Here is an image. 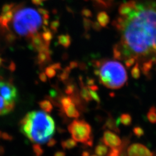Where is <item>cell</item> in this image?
Instances as JSON below:
<instances>
[{"instance_id": "6da1fadb", "label": "cell", "mask_w": 156, "mask_h": 156, "mask_svg": "<svg viewBox=\"0 0 156 156\" xmlns=\"http://www.w3.org/2000/svg\"><path fill=\"white\" fill-rule=\"evenodd\" d=\"M116 26L121 41L113 48L114 57L127 67L142 65L144 71L156 63V1H130L120 6Z\"/></svg>"}, {"instance_id": "7a4b0ae2", "label": "cell", "mask_w": 156, "mask_h": 156, "mask_svg": "<svg viewBox=\"0 0 156 156\" xmlns=\"http://www.w3.org/2000/svg\"><path fill=\"white\" fill-rule=\"evenodd\" d=\"M20 131L34 144H43L52 138L55 132V123L45 112L27 113L20 122Z\"/></svg>"}, {"instance_id": "3957f363", "label": "cell", "mask_w": 156, "mask_h": 156, "mask_svg": "<svg viewBox=\"0 0 156 156\" xmlns=\"http://www.w3.org/2000/svg\"><path fill=\"white\" fill-rule=\"evenodd\" d=\"M15 15L12 18V26L15 31L22 37L30 38L41 27L42 18L38 11L32 8L13 9Z\"/></svg>"}, {"instance_id": "277c9868", "label": "cell", "mask_w": 156, "mask_h": 156, "mask_svg": "<svg viewBox=\"0 0 156 156\" xmlns=\"http://www.w3.org/2000/svg\"><path fill=\"white\" fill-rule=\"evenodd\" d=\"M95 70V74L98 75L101 83L111 89H118L123 87L127 80V72L120 62L107 60L101 63Z\"/></svg>"}, {"instance_id": "5b68a950", "label": "cell", "mask_w": 156, "mask_h": 156, "mask_svg": "<svg viewBox=\"0 0 156 156\" xmlns=\"http://www.w3.org/2000/svg\"><path fill=\"white\" fill-rule=\"evenodd\" d=\"M68 129L75 141L88 146H93L92 130L89 123L84 120H75L68 126Z\"/></svg>"}, {"instance_id": "8992f818", "label": "cell", "mask_w": 156, "mask_h": 156, "mask_svg": "<svg viewBox=\"0 0 156 156\" xmlns=\"http://www.w3.org/2000/svg\"><path fill=\"white\" fill-rule=\"evenodd\" d=\"M101 141L104 145L109 147L111 149L119 148L122 144V140L120 137L109 130L104 131Z\"/></svg>"}, {"instance_id": "52a82bcc", "label": "cell", "mask_w": 156, "mask_h": 156, "mask_svg": "<svg viewBox=\"0 0 156 156\" xmlns=\"http://www.w3.org/2000/svg\"><path fill=\"white\" fill-rule=\"evenodd\" d=\"M128 156H153L152 153L146 146L141 144H133L127 149Z\"/></svg>"}, {"instance_id": "ba28073f", "label": "cell", "mask_w": 156, "mask_h": 156, "mask_svg": "<svg viewBox=\"0 0 156 156\" xmlns=\"http://www.w3.org/2000/svg\"><path fill=\"white\" fill-rule=\"evenodd\" d=\"M30 38L31 41V45L34 49L37 50L38 52L49 51V44L45 42L40 34L36 33Z\"/></svg>"}, {"instance_id": "9c48e42d", "label": "cell", "mask_w": 156, "mask_h": 156, "mask_svg": "<svg viewBox=\"0 0 156 156\" xmlns=\"http://www.w3.org/2000/svg\"><path fill=\"white\" fill-rule=\"evenodd\" d=\"M15 106V103L8 102L0 94V116L9 114L14 109Z\"/></svg>"}, {"instance_id": "30bf717a", "label": "cell", "mask_w": 156, "mask_h": 156, "mask_svg": "<svg viewBox=\"0 0 156 156\" xmlns=\"http://www.w3.org/2000/svg\"><path fill=\"white\" fill-rule=\"evenodd\" d=\"M63 110L66 113L67 116L70 118L77 119L80 116L79 112L76 109V107L73 102L66 106V108H63Z\"/></svg>"}, {"instance_id": "8fae6325", "label": "cell", "mask_w": 156, "mask_h": 156, "mask_svg": "<svg viewBox=\"0 0 156 156\" xmlns=\"http://www.w3.org/2000/svg\"><path fill=\"white\" fill-rule=\"evenodd\" d=\"M104 128H108L117 133H120V129L118 128V124L117 123V122H115L112 117H108V119L106 120V123L104 125Z\"/></svg>"}, {"instance_id": "7c38bea8", "label": "cell", "mask_w": 156, "mask_h": 156, "mask_svg": "<svg viewBox=\"0 0 156 156\" xmlns=\"http://www.w3.org/2000/svg\"><path fill=\"white\" fill-rule=\"evenodd\" d=\"M58 42L64 48H68L71 44V37L68 34H62L58 37Z\"/></svg>"}, {"instance_id": "4fadbf2b", "label": "cell", "mask_w": 156, "mask_h": 156, "mask_svg": "<svg viewBox=\"0 0 156 156\" xmlns=\"http://www.w3.org/2000/svg\"><path fill=\"white\" fill-rule=\"evenodd\" d=\"M50 51H40L37 56V62L39 64H43L50 60Z\"/></svg>"}, {"instance_id": "5bb4252c", "label": "cell", "mask_w": 156, "mask_h": 156, "mask_svg": "<svg viewBox=\"0 0 156 156\" xmlns=\"http://www.w3.org/2000/svg\"><path fill=\"white\" fill-rule=\"evenodd\" d=\"M97 20L101 27H105L109 22V17L105 12H101L97 16Z\"/></svg>"}, {"instance_id": "9a60e30c", "label": "cell", "mask_w": 156, "mask_h": 156, "mask_svg": "<svg viewBox=\"0 0 156 156\" xmlns=\"http://www.w3.org/2000/svg\"><path fill=\"white\" fill-rule=\"evenodd\" d=\"M109 151L108 146L103 144H98L95 147L94 152L98 156H106Z\"/></svg>"}, {"instance_id": "2e32d148", "label": "cell", "mask_w": 156, "mask_h": 156, "mask_svg": "<svg viewBox=\"0 0 156 156\" xmlns=\"http://www.w3.org/2000/svg\"><path fill=\"white\" fill-rule=\"evenodd\" d=\"M62 147L64 150H70L77 146V142L73 139H68L65 140H62L61 143Z\"/></svg>"}, {"instance_id": "e0dca14e", "label": "cell", "mask_w": 156, "mask_h": 156, "mask_svg": "<svg viewBox=\"0 0 156 156\" xmlns=\"http://www.w3.org/2000/svg\"><path fill=\"white\" fill-rule=\"evenodd\" d=\"M39 105L40 108L46 113H50L53 110V105L50 101L45 100L41 101L39 102Z\"/></svg>"}, {"instance_id": "ac0fdd59", "label": "cell", "mask_w": 156, "mask_h": 156, "mask_svg": "<svg viewBox=\"0 0 156 156\" xmlns=\"http://www.w3.org/2000/svg\"><path fill=\"white\" fill-rule=\"evenodd\" d=\"M80 96L83 98L84 100L87 102H89L92 100L90 94L89 90L88 87L85 86H82V89L80 90Z\"/></svg>"}, {"instance_id": "d6986e66", "label": "cell", "mask_w": 156, "mask_h": 156, "mask_svg": "<svg viewBox=\"0 0 156 156\" xmlns=\"http://www.w3.org/2000/svg\"><path fill=\"white\" fill-rule=\"evenodd\" d=\"M44 31L41 34V36L45 42L50 44V41L53 38V34L49 30L46 28L45 26H44Z\"/></svg>"}, {"instance_id": "ffe728a7", "label": "cell", "mask_w": 156, "mask_h": 156, "mask_svg": "<svg viewBox=\"0 0 156 156\" xmlns=\"http://www.w3.org/2000/svg\"><path fill=\"white\" fill-rule=\"evenodd\" d=\"M120 122L123 124L124 126H128L131 124L132 122V119L129 115L127 113H124L122 114L120 116V118L119 120Z\"/></svg>"}, {"instance_id": "44dd1931", "label": "cell", "mask_w": 156, "mask_h": 156, "mask_svg": "<svg viewBox=\"0 0 156 156\" xmlns=\"http://www.w3.org/2000/svg\"><path fill=\"white\" fill-rule=\"evenodd\" d=\"M33 149L34 153L36 154V156H41L42 155L44 152V151L41 146L40 144H34L33 145Z\"/></svg>"}, {"instance_id": "7402d4cb", "label": "cell", "mask_w": 156, "mask_h": 156, "mask_svg": "<svg viewBox=\"0 0 156 156\" xmlns=\"http://www.w3.org/2000/svg\"><path fill=\"white\" fill-rule=\"evenodd\" d=\"M122 149V144L121 147L119 148L111 149V150L109 151L106 156H120Z\"/></svg>"}, {"instance_id": "603a6c76", "label": "cell", "mask_w": 156, "mask_h": 156, "mask_svg": "<svg viewBox=\"0 0 156 156\" xmlns=\"http://www.w3.org/2000/svg\"><path fill=\"white\" fill-rule=\"evenodd\" d=\"M45 74L46 75V76L49 78H53L56 76V70L51 66L46 67L45 68Z\"/></svg>"}, {"instance_id": "cb8c5ba5", "label": "cell", "mask_w": 156, "mask_h": 156, "mask_svg": "<svg viewBox=\"0 0 156 156\" xmlns=\"http://www.w3.org/2000/svg\"><path fill=\"white\" fill-rule=\"evenodd\" d=\"M73 102V100L69 97H64L61 99V104L62 109L69 105Z\"/></svg>"}, {"instance_id": "d4e9b609", "label": "cell", "mask_w": 156, "mask_h": 156, "mask_svg": "<svg viewBox=\"0 0 156 156\" xmlns=\"http://www.w3.org/2000/svg\"><path fill=\"white\" fill-rule=\"evenodd\" d=\"M133 133L135 135V136H136L138 138H140L141 136H142L144 134V130L140 127H135L133 129Z\"/></svg>"}, {"instance_id": "484cf974", "label": "cell", "mask_w": 156, "mask_h": 156, "mask_svg": "<svg viewBox=\"0 0 156 156\" xmlns=\"http://www.w3.org/2000/svg\"><path fill=\"white\" fill-rule=\"evenodd\" d=\"M89 90L90 94L91 97V98L93 99L95 101H96L97 103H100V98L99 97L98 94L97 93V92L94 90Z\"/></svg>"}, {"instance_id": "4316f807", "label": "cell", "mask_w": 156, "mask_h": 156, "mask_svg": "<svg viewBox=\"0 0 156 156\" xmlns=\"http://www.w3.org/2000/svg\"><path fill=\"white\" fill-rule=\"evenodd\" d=\"M147 118L149 122L152 123H156V113L154 111H150L147 115Z\"/></svg>"}, {"instance_id": "83f0119b", "label": "cell", "mask_w": 156, "mask_h": 156, "mask_svg": "<svg viewBox=\"0 0 156 156\" xmlns=\"http://www.w3.org/2000/svg\"><path fill=\"white\" fill-rule=\"evenodd\" d=\"M14 7V4H6L2 8V13H4L7 12L9 11Z\"/></svg>"}, {"instance_id": "f1b7e54d", "label": "cell", "mask_w": 156, "mask_h": 156, "mask_svg": "<svg viewBox=\"0 0 156 156\" xmlns=\"http://www.w3.org/2000/svg\"><path fill=\"white\" fill-rule=\"evenodd\" d=\"M6 41L8 43H12L16 39V36L14 34L8 33L6 35Z\"/></svg>"}, {"instance_id": "f546056e", "label": "cell", "mask_w": 156, "mask_h": 156, "mask_svg": "<svg viewBox=\"0 0 156 156\" xmlns=\"http://www.w3.org/2000/svg\"><path fill=\"white\" fill-rule=\"evenodd\" d=\"M60 26V23L58 20H55L53 22L51 23L50 24V28L52 31H53L54 32H57V29Z\"/></svg>"}, {"instance_id": "4dcf8cb0", "label": "cell", "mask_w": 156, "mask_h": 156, "mask_svg": "<svg viewBox=\"0 0 156 156\" xmlns=\"http://www.w3.org/2000/svg\"><path fill=\"white\" fill-rule=\"evenodd\" d=\"M84 28L86 31H89L90 28L92 26V22L86 19H84L83 20Z\"/></svg>"}, {"instance_id": "1f68e13d", "label": "cell", "mask_w": 156, "mask_h": 156, "mask_svg": "<svg viewBox=\"0 0 156 156\" xmlns=\"http://www.w3.org/2000/svg\"><path fill=\"white\" fill-rule=\"evenodd\" d=\"M1 138L5 140L11 141L12 140H13V136L7 133H2Z\"/></svg>"}, {"instance_id": "d6a6232c", "label": "cell", "mask_w": 156, "mask_h": 156, "mask_svg": "<svg viewBox=\"0 0 156 156\" xmlns=\"http://www.w3.org/2000/svg\"><path fill=\"white\" fill-rule=\"evenodd\" d=\"M74 86L73 84H69L68 85L66 88V92L67 93V94H73V91H74Z\"/></svg>"}, {"instance_id": "836d02e7", "label": "cell", "mask_w": 156, "mask_h": 156, "mask_svg": "<svg viewBox=\"0 0 156 156\" xmlns=\"http://www.w3.org/2000/svg\"><path fill=\"white\" fill-rule=\"evenodd\" d=\"M56 143H57V142H56V140L53 139V138H51L48 141L47 146L49 147H53L56 145Z\"/></svg>"}, {"instance_id": "e575fe53", "label": "cell", "mask_w": 156, "mask_h": 156, "mask_svg": "<svg viewBox=\"0 0 156 156\" xmlns=\"http://www.w3.org/2000/svg\"><path fill=\"white\" fill-rule=\"evenodd\" d=\"M39 78L40 80L43 82H45L47 80V76L45 74V73H41L39 75Z\"/></svg>"}, {"instance_id": "d590c367", "label": "cell", "mask_w": 156, "mask_h": 156, "mask_svg": "<svg viewBox=\"0 0 156 156\" xmlns=\"http://www.w3.org/2000/svg\"><path fill=\"white\" fill-rule=\"evenodd\" d=\"M95 30L98 31L101 30V26H100V24L98 23V22H94V23H92V26H91Z\"/></svg>"}, {"instance_id": "8d00e7d4", "label": "cell", "mask_w": 156, "mask_h": 156, "mask_svg": "<svg viewBox=\"0 0 156 156\" xmlns=\"http://www.w3.org/2000/svg\"><path fill=\"white\" fill-rule=\"evenodd\" d=\"M53 68H54L55 70H58V69H62V66L60 63H55L51 66H50Z\"/></svg>"}, {"instance_id": "74e56055", "label": "cell", "mask_w": 156, "mask_h": 156, "mask_svg": "<svg viewBox=\"0 0 156 156\" xmlns=\"http://www.w3.org/2000/svg\"><path fill=\"white\" fill-rule=\"evenodd\" d=\"M9 69L12 71V72H13L15 71L16 69V65L13 62H12L9 66Z\"/></svg>"}, {"instance_id": "f35d334b", "label": "cell", "mask_w": 156, "mask_h": 156, "mask_svg": "<svg viewBox=\"0 0 156 156\" xmlns=\"http://www.w3.org/2000/svg\"><path fill=\"white\" fill-rule=\"evenodd\" d=\"M54 156H66V153L62 151H58L55 153Z\"/></svg>"}, {"instance_id": "ab89813d", "label": "cell", "mask_w": 156, "mask_h": 156, "mask_svg": "<svg viewBox=\"0 0 156 156\" xmlns=\"http://www.w3.org/2000/svg\"><path fill=\"white\" fill-rule=\"evenodd\" d=\"M77 67H78V63L75 62H71L69 64V66L71 69H73V68Z\"/></svg>"}, {"instance_id": "60d3db41", "label": "cell", "mask_w": 156, "mask_h": 156, "mask_svg": "<svg viewBox=\"0 0 156 156\" xmlns=\"http://www.w3.org/2000/svg\"><path fill=\"white\" fill-rule=\"evenodd\" d=\"M83 14L84 16L87 17H90L91 16V12L89 10H84L83 11Z\"/></svg>"}, {"instance_id": "b9f144b4", "label": "cell", "mask_w": 156, "mask_h": 156, "mask_svg": "<svg viewBox=\"0 0 156 156\" xmlns=\"http://www.w3.org/2000/svg\"><path fill=\"white\" fill-rule=\"evenodd\" d=\"M94 80L93 79H89L88 80H87V84L90 86H92V85H94Z\"/></svg>"}, {"instance_id": "7bdbcfd3", "label": "cell", "mask_w": 156, "mask_h": 156, "mask_svg": "<svg viewBox=\"0 0 156 156\" xmlns=\"http://www.w3.org/2000/svg\"><path fill=\"white\" fill-rule=\"evenodd\" d=\"M5 153V149L3 146H0V155H3Z\"/></svg>"}, {"instance_id": "ee69618b", "label": "cell", "mask_w": 156, "mask_h": 156, "mask_svg": "<svg viewBox=\"0 0 156 156\" xmlns=\"http://www.w3.org/2000/svg\"><path fill=\"white\" fill-rule=\"evenodd\" d=\"M82 156H90V153L89 151H84L82 154Z\"/></svg>"}, {"instance_id": "f6af8a7d", "label": "cell", "mask_w": 156, "mask_h": 156, "mask_svg": "<svg viewBox=\"0 0 156 156\" xmlns=\"http://www.w3.org/2000/svg\"><path fill=\"white\" fill-rule=\"evenodd\" d=\"M4 59L0 56V67L2 66V65L3 64V63H4Z\"/></svg>"}, {"instance_id": "bcb514c9", "label": "cell", "mask_w": 156, "mask_h": 156, "mask_svg": "<svg viewBox=\"0 0 156 156\" xmlns=\"http://www.w3.org/2000/svg\"><path fill=\"white\" fill-rule=\"evenodd\" d=\"M4 28V27H3L2 25V22H1V18H0V30H1V28Z\"/></svg>"}, {"instance_id": "7dc6e473", "label": "cell", "mask_w": 156, "mask_h": 156, "mask_svg": "<svg viewBox=\"0 0 156 156\" xmlns=\"http://www.w3.org/2000/svg\"><path fill=\"white\" fill-rule=\"evenodd\" d=\"M2 131H0V139H1V135H2Z\"/></svg>"}, {"instance_id": "c3c4849f", "label": "cell", "mask_w": 156, "mask_h": 156, "mask_svg": "<svg viewBox=\"0 0 156 156\" xmlns=\"http://www.w3.org/2000/svg\"><path fill=\"white\" fill-rule=\"evenodd\" d=\"M97 156V155H94V154H93V155H91V156Z\"/></svg>"}, {"instance_id": "681fc988", "label": "cell", "mask_w": 156, "mask_h": 156, "mask_svg": "<svg viewBox=\"0 0 156 156\" xmlns=\"http://www.w3.org/2000/svg\"><path fill=\"white\" fill-rule=\"evenodd\" d=\"M153 156H156V154H154V155H153Z\"/></svg>"}, {"instance_id": "f907efd6", "label": "cell", "mask_w": 156, "mask_h": 156, "mask_svg": "<svg viewBox=\"0 0 156 156\" xmlns=\"http://www.w3.org/2000/svg\"></svg>"}]
</instances>
